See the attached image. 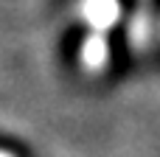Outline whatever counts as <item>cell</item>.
Segmentation results:
<instances>
[{"label": "cell", "instance_id": "cell-1", "mask_svg": "<svg viewBox=\"0 0 160 157\" xmlns=\"http://www.w3.org/2000/svg\"><path fill=\"white\" fill-rule=\"evenodd\" d=\"M118 14H121V8H118L115 0H87V3H84V17L90 20V25H93L96 31L110 28V25L118 20Z\"/></svg>", "mask_w": 160, "mask_h": 157}, {"label": "cell", "instance_id": "cell-2", "mask_svg": "<svg viewBox=\"0 0 160 157\" xmlns=\"http://www.w3.org/2000/svg\"><path fill=\"white\" fill-rule=\"evenodd\" d=\"M84 62H87L90 67H101V65L107 62V45H104L101 37H90V39L84 42Z\"/></svg>", "mask_w": 160, "mask_h": 157}]
</instances>
